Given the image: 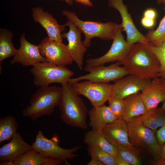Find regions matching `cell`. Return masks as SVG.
Segmentation results:
<instances>
[{
  "mask_svg": "<svg viewBox=\"0 0 165 165\" xmlns=\"http://www.w3.org/2000/svg\"><path fill=\"white\" fill-rule=\"evenodd\" d=\"M130 74L139 78L152 80L159 77L160 62L148 45L137 42L126 59L121 64Z\"/></svg>",
  "mask_w": 165,
  "mask_h": 165,
  "instance_id": "6da1fadb",
  "label": "cell"
},
{
  "mask_svg": "<svg viewBox=\"0 0 165 165\" xmlns=\"http://www.w3.org/2000/svg\"><path fill=\"white\" fill-rule=\"evenodd\" d=\"M61 85L62 93L58 105L61 119L69 126L86 130L88 127L86 121L88 112L85 103L73 84L68 82Z\"/></svg>",
  "mask_w": 165,
  "mask_h": 165,
  "instance_id": "7a4b0ae2",
  "label": "cell"
},
{
  "mask_svg": "<svg viewBox=\"0 0 165 165\" xmlns=\"http://www.w3.org/2000/svg\"><path fill=\"white\" fill-rule=\"evenodd\" d=\"M61 87H40L30 97L29 105L22 111V115L35 121L40 117L50 116L58 105L61 98Z\"/></svg>",
  "mask_w": 165,
  "mask_h": 165,
  "instance_id": "3957f363",
  "label": "cell"
},
{
  "mask_svg": "<svg viewBox=\"0 0 165 165\" xmlns=\"http://www.w3.org/2000/svg\"><path fill=\"white\" fill-rule=\"evenodd\" d=\"M62 14L68 21L75 24L85 35L82 42L84 46L89 47L91 45L90 40L94 37H97L105 40L113 39L121 24L109 21L106 23L100 22L83 21L80 19L73 12L64 10Z\"/></svg>",
  "mask_w": 165,
  "mask_h": 165,
  "instance_id": "277c9868",
  "label": "cell"
},
{
  "mask_svg": "<svg viewBox=\"0 0 165 165\" xmlns=\"http://www.w3.org/2000/svg\"><path fill=\"white\" fill-rule=\"evenodd\" d=\"M30 72L34 77V85L39 87L49 86L53 83H66L74 74L73 71L65 66L47 61L36 64L33 66Z\"/></svg>",
  "mask_w": 165,
  "mask_h": 165,
  "instance_id": "5b68a950",
  "label": "cell"
},
{
  "mask_svg": "<svg viewBox=\"0 0 165 165\" xmlns=\"http://www.w3.org/2000/svg\"><path fill=\"white\" fill-rule=\"evenodd\" d=\"M129 137L131 141L146 149L153 156L155 161L161 160L160 145L155 130L145 126L140 117L127 122Z\"/></svg>",
  "mask_w": 165,
  "mask_h": 165,
  "instance_id": "8992f818",
  "label": "cell"
},
{
  "mask_svg": "<svg viewBox=\"0 0 165 165\" xmlns=\"http://www.w3.org/2000/svg\"><path fill=\"white\" fill-rule=\"evenodd\" d=\"M60 142L59 135L56 134H53L50 139L44 136L43 132L38 130L35 141L32 145V149L48 156L56 159L72 160L77 155L75 153L81 148L79 146L65 149L59 145Z\"/></svg>",
  "mask_w": 165,
  "mask_h": 165,
  "instance_id": "52a82bcc",
  "label": "cell"
},
{
  "mask_svg": "<svg viewBox=\"0 0 165 165\" xmlns=\"http://www.w3.org/2000/svg\"><path fill=\"white\" fill-rule=\"evenodd\" d=\"M123 28L121 26L118 30L113 42L109 50L104 55L97 58H90L86 61L84 71L106 63L119 61L120 64L127 58L134 44L126 41L122 33Z\"/></svg>",
  "mask_w": 165,
  "mask_h": 165,
  "instance_id": "ba28073f",
  "label": "cell"
},
{
  "mask_svg": "<svg viewBox=\"0 0 165 165\" xmlns=\"http://www.w3.org/2000/svg\"><path fill=\"white\" fill-rule=\"evenodd\" d=\"M120 62L116 61L110 65H101L88 70L87 74L71 79L68 82L74 83L82 80H88L93 82L107 83L115 82L130 74L124 67H121Z\"/></svg>",
  "mask_w": 165,
  "mask_h": 165,
  "instance_id": "9c48e42d",
  "label": "cell"
},
{
  "mask_svg": "<svg viewBox=\"0 0 165 165\" xmlns=\"http://www.w3.org/2000/svg\"><path fill=\"white\" fill-rule=\"evenodd\" d=\"M73 84L78 94L87 98L93 107L104 105L112 96L113 84L84 80Z\"/></svg>",
  "mask_w": 165,
  "mask_h": 165,
  "instance_id": "30bf717a",
  "label": "cell"
},
{
  "mask_svg": "<svg viewBox=\"0 0 165 165\" xmlns=\"http://www.w3.org/2000/svg\"><path fill=\"white\" fill-rule=\"evenodd\" d=\"M41 54L46 61L59 66H65L73 63V60L68 52L67 45L44 38L38 45Z\"/></svg>",
  "mask_w": 165,
  "mask_h": 165,
  "instance_id": "8fae6325",
  "label": "cell"
},
{
  "mask_svg": "<svg viewBox=\"0 0 165 165\" xmlns=\"http://www.w3.org/2000/svg\"><path fill=\"white\" fill-rule=\"evenodd\" d=\"M109 6L117 10L122 19L121 24L127 35L126 41L134 44L140 42L146 45L150 43L148 39L142 35L135 26L131 16L128 11L127 6L123 3V0H108Z\"/></svg>",
  "mask_w": 165,
  "mask_h": 165,
  "instance_id": "7c38bea8",
  "label": "cell"
},
{
  "mask_svg": "<svg viewBox=\"0 0 165 165\" xmlns=\"http://www.w3.org/2000/svg\"><path fill=\"white\" fill-rule=\"evenodd\" d=\"M102 130L108 141L114 145H119L137 153V150L129 141L128 126L125 121L117 119L107 124Z\"/></svg>",
  "mask_w": 165,
  "mask_h": 165,
  "instance_id": "4fadbf2b",
  "label": "cell"
},
{
  "mask_svg": "<svg viewBox=\"0 0 165 165\" xmlns=\"http://www.w3.org/2000/svg\"><path fill=\"white\" fill-rule=\"evenodd\" d=\"M69 27L68 32L62 34L63 38H67L68 44L67 45L69 53L76 63L79 69L82 70L83 64V56L87 50L81 40V32L76 26L68 21L64 24Z\"/></svg>",
  "mask_w": 165,
  "mask_h": 165,
  "instance_id": "5bb4252c",
  "label": "cell"
},
{
  "mask_svg": "<svg viewBox=\"0 0 165 165\" xmlns=\"http://www.w3.org/2000/svg\"><path fill=\"white\" fill-rule=\"evenodd\" d=\"M32 11L34 20L38 23L45 29L49 39L62 42L61 33L65 30V24H59L51 14L47 11H44L41 7H34L32 9Z\"/></svg>",
  "mask_w": 165,
  "mask_h": 165,
  "instance_id": "9a60e30c",
  "label": "cell"
},
{
  "mask_svg": "<svg viewBox=\"0 0 165 165\" xmlns=\"http://www.w3.org/2000/svg\"><path fill=\"white\" fill-rule=\"evenodd\" d=\"M25 35L23 33L20 37V47L11 61V64L19 63L23 66H33L38 63L46 61L41 54L38 45L28 42Z\"/></svg>",
  "mask_w": 165,
  "mask_h": 165,
  "instance_id": "2e32d148",
  "label": "cell"
},
{
  "mask_svg": "<svg viewBox=\"0 0 165 165\" xmlns=\"http://www.w3.org/2000/svg\"><path fill=\"white\" fill-rule=\"evenodd\" d=\"M151 80L139 78L129 74L115 82L112 96L121 99L142 91Z\"/></svg>",
  "mask_w": 165,
  "mask_h": 165,
  "instance_id": "e0dca14e",
  "label": "cell"
},
{
  "mask_svg": "<svg viewBox=\"0 0 165 165\" xmlns=\"http://www.w3.org/2000/svg\"><path fill=\"white\" fill-rule=\"evenodd\" d=\"M165 86V79L156 77L141 91V97L148 111L157 108L159 104L163 103Z\"/></svg>",
  "mask_w": 165,
  "mask_h": 165,
  "instance_id": "ac0fdd59",
  "label": "cell"
},
{
  "mask_svg": "<svg viewBox=\"0 0 165 165\" xmlns=\"http://www.w3.org/2000/svg\"><path fill=\"white\" fill-rule=\"evenodd\" d=\"M32 149V145L25 141L20 134L17 132L10 142L0 148V165L12 161Z\"/></svg>",
  "mask_w": 165,
  "mask_h": 165,
  "instance_id": "d6986e66",
  "label": "cell"
},
{
  "mask_svg": "<svg viewBox=\"0 0 165 165\" xmlns=\"http://www.w3.org/2000/svg\"><path fill=\"white\" fill-rule=\"evenodd\" d=\"M66 161L48 156L32 149L3 165H59Z\"/></svg>",
  "mask_w": 165,
  "mask_h": 165,
  "instance_id": "ffe728a7",
  "label": "cell"
},
{
  "mask_svg": "<svg viewBox=\"0 0 165 165\" xmlns=\"http://www.w3.org/2000/svg\"><path fill=\"white\" fill-rule=\"evenodd\" d=\"M90 121L89 125L93 130H101L107 124L116 120L108 106L104 105L93 107L88 112Z\"/></svg>",
  "mask_w": 165,
  "mask_h": 165,
  "instance_id": "44dd1931",
  "label": "cell"
},
{
  "mask_svg": "<svg viewBox=\"0 0 165 165\" xmlns=\"http://www.w3.org/2000/svg\"><path fill=\"white\" fill-rule=\"evenodd\" d=\"M125 111L121 119L127 122L133 119L146 113L148 111L139 92L126 97L123 99Z\"/></svg>",
  "mask_w": 165,
  "mask_h": 165,
  "instance_id": "7402d4cb",
  "label": "cell"
},
{
  "mask_svg": "<svg viewBox=\"0 0 165 165\" xmlns=\"http://www.w3.org/2000/svg\"><path fill=\"white\" fill-rule=\"evenodd\" d=\"M83 142L87 146L100 148L114 157L118 154L116 148L108 141L102 130H92L87 131L84 134Z\"/></svg>",
  "mask_w": 165,
  "mask_h": 165,
  "instance_id": "603a6c76",
  "label": "cell"
},
{
  "mask_svg": "<svg viewBox=\"0 0 165 165\" xmlns=\"http://www.w3.org/2000/svg\"><path fill=\"white\" fill-rule=\"evenodd\" d=\"M139 117L145 126L155 131L165 123V112L160 108L157 107L148 111L146 113Z\"/></svg>",
  "mask_w": 165,
  "mask_h": 165,
  "instance_id": "cb8c5ba5",
  "label": "cell"
},
{
  "mask_svg": "<svg viewBox=\"0 0 165 165\" xmlns=\"http://www.w3.org/2000/svg\"><path fill=\"white\" fill-rule=\"evenodd\" d=\"M13 33L5 28L0 30V63L4 60L13 56L17 50L14 47L12 42Z\"/></svg>",
  "mask_w": 165,
  "mask_h": 165,
  "instance_id": "d4e9b609",
  "label": "cell"
},
{
  "mask_svg": "<svg viewBox=\"0 0 165 165\" xmlns=\"http://www.w3.org/2000/svg\"><path fill=\"white\" fill-rule=\"evenodd\" d=\"M19 125L15 117L8 115L0 119V143L11 139L16 131Z\"/></svg>",
  "mask_w": 165,
  "mask_h": 165,
  "instance_id": "484cf974",
  "label": "cell"
},
{
  "mask_svg": "<svg viewBox=\"0 0 165 165\" xmlns=\"http://www.w3.org/2000/svg\"><path fill=\"white\" fill-rule=\"evenodd\" d=\"M145 36L150 44L154 46H158L165 41V15L157 29L150 28Z\"/></svg>",
  "mask_w": 165,
  "mask_h": 165,
  "instance_id": "4316f807",
  "label": "cell"
},
{
  "mask_svg": "<svg viewBox=\"0 0 165 165\" xmlns=\"http://www.w3.org/2000/svg\"><path fill=\"white\" fill-rule=\"evenodd\" d=\"M87 153L91 158L100 160L105 165H117L115 157L100 148L93 146H87Z\"/></svg>",
  "mask_w": 165,
  "mask_h": 165,
  "instance_id": "83f0119b",
  "label": "cell"
},
{
  "mask_svg": "<svg viewBox=\"0 0 165 165\" xmlns=\"http://www.w3.org/2000/svg\"><path fill=\"white\" fill-rule=\"evenodd\" d=\"M108 101V106L116 118L117 119H121L125 111L123 100L112 96Z\"/></svg>",
  "mask_w": 165,
  "mask_h": 165,
  "instance_id": "f1b7e54d",
  "label": "cell"
},
{
  "mask_svg": "<svg viewBox=\"0 0 165 165\" xmlns=\"http://www.w3.org/2000/svg\"><path fill=\"white\" fill-rule=\"evenodd\" d=\"M156 56L160 66L159 77L165 79V41L160 45L154 46L148 45Z\"/></svg>",
  "mask_w": 165,
  "mask_h": 165,
  "instance_id": "f546056e",
  "label": "cell"
},
{
  "mask_svg": "<svg viewBox=\"0 0 165 165\" xmlns=\"http://www.w3.org/2000/svg\"><path fill=\"white\" fill-rule=\"evenodd\" d=\"M117 150V154L130 165H139L141 162L136 154L126 148L115 145Z\"/></svg>",
  "mask_w": 165,
  "mask_h": 165,
  "instance_id": "4dcf8cb0",
  "label": "cell"
},
{
  "mask_svg": "<svg viewBox=\"0 0 165 165\" xmlns=\"http://www.w3.org/2000/svg\"><path fill=\"white\" fill-rule=\"evenodd\" d=\"M157 138L160 145L165 143V123L156 132Z\"/></svg>",
  "mask_w": 165,
  "mask_h": 165,
  "instance_id": "1f68e13d",
  "label": "cell"
},
{
  "mask_svg": "<svg viewBox=\"0 0 165 165\" xmlns=\"http://www.w3.org/2000/svg\"><path fill=\"white\" fill-rule=\"evenodd\" d=\"M141 25L147 28H152L155 24V20L143 16L141 20Z\"/></svg>",
  "mask_w": 165,
  "mask_h": 165,
  "instance_id": "d6a6232c",
  "label": "cell"
},
{
  "mask_svg": "<svg viewBox=\"0 0 165 165\" xmlns=\"http://www.w3.org/2000/svg\"><path fill=\"white\" fill-rule=\"evenodd\" d=\"M143 16L148 18L155 20L156 16V13L154 9L149 8L145 11Z\"/></svg>",
  "mask_w": 165,
  "mask_h": 165,
  "instance_id": "836d02e7",
  "label": "cell"
},
{
  "mask_svg": "<svg viewBox=\"0 0 165 165\" xmlns=\"http://www.w3.org/2000/svg\"><path fill=\"white\" fill-rule=\"evenodd\" d=\"M117 165H130L117 154L115 157Z\"/></svg>",
  "mask_w": 165,
  "mask_h": 165,
  "instance_id": "e575fe53",
  "label": "cell"
},
{
  "mask_svg": "<svg viewBox=\"0 0 165 165\" xmlns=\"http://www.w3.org/2000/svg\"><path fill=\"white\" fill-rule=\"evenodd\" d=\"M160 151L161 160L165 161V143L160 145Z\"/></svg>",
  "mask_w": 165,
  "mask_h": 165,
  "instance_id": "d590c367",
  "label": "cell"
},
{
  "mask_svg": "<svg viewBox=\"0 0 165 165\" xmlns=\"http://www.w3.org/2000/svg\"><path fill=\"white\" fill-rule=\"evenodd\" d=\"M87 165H104V164L100 160L91 158L90 161L87 164Z\"/></svg>",
  "mask_w": 165,
  "mask_h": 165,
  "instance_id": "8d00e7d4",
  "label": "cell"
},
{
  "mask_svg": "<svg viewBox=\"0 0 165 165\" xmlns=\"http://www.w3.org/2000/svg\"><path fill=\"white\" fill-rule=\"evenodd\" d=\"M76 2L88 6H92V3L90 0H75Z\"/></svg>",
  "mask_w": 165,
  "mask_h": 165,
  "instance_id": "74e56055",
  "label": "cell"
},
{
  "mask_svg": "<svg viewBox=\"0 0 165 165\" xmlns=\"http://www.w3.org/2000/svg\"><path fill=\"white\" fill-rule=\"evenodd\" d=\"M153 164L155 165H165V161L160 160L158 161H155Z\"/></svg>",
  "mask_w": 165,
  "mask_h": 165,
  "instance_id": "f35d334b",
  "label": "cell"
},
{
  "mask_svg": "<svg viewBox=\"0 0 165 165\" xmlns=\"http://www.w3.org/2000/svg\"><path fill=\"white\" fill-rule=\"evenodd\" d=\"M164 99L163 102V105L160 108L164 112H165V86L164 89Z\"/></svg>",
  "mask_w": 165,
  "mask_h": 165,
  "instance_id": "ab89813d",
  "label": "cell"
},
{
  "mask_svg": "<svg viewBox=\"0 0 165 165\" xmlns=\"http://www.w3.org/2000/svg\"><path fill=\"white\" fill-rule=\"evenodd\" d=\"M62 1L63 0H59ZM68 4L70 5H72L73 4V2L72 0H64Z\"/></svg>",
  "mask_w": 165,
  "mask_h": 165,
  "instance_id": "60d3db41",
  "label": "cell"
},
{
  "mask_svg": "<svg viewBox=\"0 0 165 165\" xmlns=\"http://www.w3.org/2000/svg\"><path fill=\"white\" fill-rule=\"evenodd\" d=\"M156 1L158 4L162 3L165 5V0H156Z\"/></svg>",
  "mask_w": 165,
  "mask_h": 165,
  "instance_id": "b9f144b4",
  "label": "cell"
}]
</instances>
